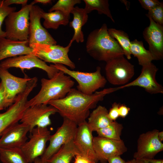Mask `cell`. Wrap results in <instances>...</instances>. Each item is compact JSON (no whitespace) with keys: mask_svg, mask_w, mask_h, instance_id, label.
Masks as SVG:
<instances>
[{"mask_svg":"<svg viewBox=\"0 0 163 163\" xmlns=\"http://www.w3.org/2000/svg\"><path fill=\"white\" fill-rule=\"evenodd\" d=\"M78 125L73 122L66 118L61 126L56 133L50 136L49 144L40 158L48 161L54 155L64 144L73 140Z\"/></svg>","mask_w":163,"mask_h":163,"instance_id":"9c48e42d","label":"cell"},{"mask_svg":"<svg viewBox=\"0 0 163 163\" xmlns=\"http://www.w3.org/2000/svg\"><path fill=\"white\" fill-rule=\"evenodd\" d=\"M52 1L50 0H34L30 3L32 5H34L36 3H40L46 5L51 3Z\"/></svg>","mask_w":163,"mask_h":163,"instance_id":"b9f144b4","label":"cell"},{"mask_svg":"<svg viewBox=\"0 0 163 163\" xmlns=\"http://www.w3.org/2000/svg\"><path fill=\"white\" fill-rule=\"evenodd\" d=\"M72 44L69 42L67 46L64 47L56 44L34 43L29 46L33 49L32 53L45 62L65 65L73 69L75 68V64L68 55Z\"/></svg>","mask_w":163,"mask_h":163,"instance_id":"8992f818","label":"cell"},{"mask_svg":"<svg viewBox=\"0 0 163 163\" xmlns=\"http://www.w3.org/2000/svg\"><path fill=\"white\" fill-rule=\"evenodd\" d=\"M29 127L18 122L13 124L4 133L0 138V148H21L27 142Z\"/></svg>","mask_w":163,"mask_h":163,"instance_id":"ffe728a7","label":"cell"},{"mask_svg":"<svg viewBox=\"0 0 163 163\" xmlns=\"http://www.w3.org/2000/svg\"><path fill=\"white\" fill-rule=\"evenodd\" d=\"M120 105V104L114 102L112 104L111 108L108 111L107 116L111 120L115 121L119 117V108Z\"/></svg>","mask_w":163,"mask_h":163,"instance_id":"e575fe53","label":"cell"},{"mask_svg":"<svg viewBox=\"0 0 163 163\" xmlns=\"http://www.w3.org/2000/svg\"><path fill=\"white\" fill-rule=\"evenodd\" d=\"M159 131L154 129L139 135L137 150L133 155L134 158H154L156 154L163 151V144L158 137Z\"/></svg>","mask_w":163,"mask_h":163,"instance_id":"5bb4252c","label":"cell"},{"mask_svg":"<svg viewBox=\"0 0 163 163\" xmlns=\"http://www.w3.org/2000/svg\"><path fill=\"white\" fill-rule=\"evenodd\" d=\"M107 24H104L88 35L86 43L87 53L94 59L106 62L124 56L118 42L109 34Z\"/></svg>","mask_w":163,"mask_h":163,"instance_id":"7a4b0ae2","label":"cell"},{"mask_svg":"<svg viewBox=\"0 0 163 163\" xmlns=\"http://www.w3.org/2000/svg\"><path fill=\"white\" fill-rule=\"evenodd\" d=\"M146 15L148 17H150L156 23L163 26V2H161L160 5L149 10L148 14Z\"/></svg>","mask_w":163,"mask_h":163,"instance_id":"d6a6232c","label":"cell"},{"mask_svg":"<svg viewBox=\"0 0 163 163\" xmlns=\"http://www.w3.org/2000/svg\"><path fill=\"white\" fill-rule=\"evenodd\" d=\"M108 112L104 106L99 105L90 114L87 123L92 132L107 126L113 121L108 117Z\"/></svg>","mask_w":163,"mask_h":163,"instance_id":"603a6c76","label":"cell"},{"mask_svg":"<svg viewBox=\"0 0 163 163\" xmlns=\"http://www.w3.org/2000/svg\"><path fill=\"white\" fill-rule=\"evenodd\" d=\"M124 163H139L136 159L133 158L130 160L125 161Z\"/></svg>","mask_w":163,"mask_h":163,"instance_id":"f6af8a7d","label":"cell"},{"mask_svg":"<svg viewBox=\"0 0 163 163\" xmlns=\"http://www.w3.org/2000/svg\"><path fill=\"white\" fill-rule=\"evenodd\" d=\"M71 13L73 14V18L69 23V25L74 29V34L70 42L72 43L74 41L78 43L83 42L84 39L82 27L88 21V14L84 8L78 6L74 7Z\"/></svg>","mask_w":163,"mask_h":163,"instance_id":"7402d4cb","label":"cell"},{"mask_svg":"<svg viewBox=\"0 0 163 163\" xmlns=\"http://www.w3.org/2000/svg\"><path fill=\"white\" fill-rule=\"evenodd\" d=\"M0 78L4 88L7 99L11 105L19 94L25 90L31 78H21L15 76L0 67Z\"/></svg>","mask_w":163,"mask_h":163,"instance_id":"d6986e66","label":"cell"},{"mask_svg":"<svg viewBox=\"0 0 163 163\" xmlns=\"http://www.w3.org/2000/svg\"><path fill=\"white\" fill-rule=\"evenodd\" d=\"M32 5L22 6L18 11L10 14L5 20L6 38L14 40H28L29 34V14Z\"/></svg>","mask_w":163,"mask_h":163,"instance_id":"5b68a950","label":"cell"},{"mask_svg":"<svg viewBox=\"0 0 163 163\" xmlns=\"http://www.w3.org/2000/svg\"><path fill=\"white\" fill-rule=\"evenodd\" d=\"M34 88L33 83H28L24 91L17 96L14 103L5 112L0 113V137L9 127L20 120L24 110L30 107L28 97Z\"/></svg>","mask_w":163,"mask_h":163,"instance_id":"52a82bcc","label":"cell"},{"mask_svg":"<svg viewBox=\"0 0 163 163\" xmlns=\"http://www.w3.org/2000/svg\"><path fill=\"white\" fill-rule=\"evenodd\" d=\"M51 65L75 79L78 83L77 89L85 94H92L99 88L104 87L107 82V79L101 74L100 66H97L94 72H87L71 70L61 64Z\"/></svg>","mask_w":163,"mask_h":163,"instance_id":"277c9868","label":"cell"},{"mask_svg":"<svg viewBox=\"0 0 163 163\" xmlns=\"http://www.w3.org/2000/svg\"><path fill=\"white\" fill-rule=\"evenodd\" d=\"M7 100L4 88L2 83L0 82V111L11 106Z\"/></svg>","mask_w":163,"mask_h":163,"instance_id":"836d02e7","label":"cell"},{"mask_svg":"<svg viewBox=\"0 0 163 163\" xmlns=\"http://www.w3.org/2000/svg\"><path fill=\"white\" fill-rule=\"evenodd\" d=\"M108 32L109 35L118 42L123 52L124 55L127 59H130L131 58L130 50L131 41L127 34L122 30L113 28L108 29Z\"/></svg>","mask_w":163,"mask_h":163,"instance_id":"f1b7e54d","label":"cell"},{"mask_svg":"<svg viewBox=\"0 0 163 163\" xmlns=\"http://www.w3.org/2000/svg\"><path fill=\"white\" fill-rule=\"evenodd\" d=\"M108 163H124L125 161L120 156H116L109 158L107 160Z\"/></svg>","mask_w":163,"mask_h":163,"instance_id":"60d3db41","label":"cell"},{"mask_svg":"<svg viewBox=\"0 0 163 163\" xmlns=\"http://www.w3.org/2000/svg\"><path fill=\"white\" fill-rule=\"evenodd\" d=\"M158 139L162 142L163 140V132H159L158 133Z\"/></svg>","mask_w":163,"mask_h":163,"instance_id":"ee69618b","label":"cell"},{"mask_svg":"<svg viewBox=\"0 0 163 163\" xmlns=\"http://www.w3.org/2000/svg\"><path fill=\"white\" fill-rule=\"evenodd\" d=\"M130 50L131 54L137 58L139 64L142 66L155 60L150 51L145 48L142 41L135 39L131 41Z\"/></svg>","mask_w":163,"mask_h":163,"instance_id":"484cf974","label":"cell"},{"mask_svg":"<svg viewBox=\"0 0 163 163\" xmlns=\"http://www.w3.org/2000/svg\"><path fill=\"white\" fill-rule=\"evenodd\" d=\"M0 159L3 163H28L21 148H0Z\"/></svg>","mask_w":163,"mask_h":163,"instance_id":"4316f807","label":"cell"},{"mask_svg":"<svg viewBox=\"0 0 163 163\" xmlns=\"http://www.w3.org/2000/svg\"><path fill=\"white\" fill-rule=\"evenodd\" d=\"M139 75L133 81L120 87V89L131 86L142 87L149 94L163 93V87L156 81L158 68L152 62L142 66Z\"/></svg>","mask_w":163,"mask_h":163,"instance_id":"2e32d148","label":"cell"},{"mask_svg":"<svg viewBox=\"0 0 163 163\" xmlns=\"http://www.w3.org/2000/svg\"><path fill=\"white\" fill-rule=\"evenodd\" d=\"M83 1L85 3L84 9L87 14L94 10H96L99 14L106 15L113 22H115L109 9L108 0H84Z\"/></svg>","mask_w":163,"mask_h":163,"instance_id":"83f0119b","label":"cell"},{"mask_svg":"<svg viewBox=\"0 0 163 163\" xmlns=\"http://www.w3.org/2000/svg\"><path fill=\"white\" fill-rule=\"evenodd\" d=\"M92 133L87 121L84 122L78 126L73 143L81 155L97 163L99 160L94 150Z\"/></svg>","mask_w":163,"mask_h":163,"instance_id":"e0dca14e","label":"cell"},{"mask_svg":"<svg viewBox=\"0 0 163 163\" xmlns=\"http://www.w3.org/2000/svg\"><path fill=\"white\" fill-rule=\"evenodd\" d=\"M73 163H96L94 161L80 155L75 156Z\"/></svg>","mask_w":163,"mask_h":163,"instance_id":"74e56055","label":"cell"},{"mask_svg":"<svg viewBox=\"0 0 163 163\" xmlns=\"http://www.w3.org/2000/svg\"><path fill=\"white\" fill-rule=\"evenodd\" d=\"M81 3L80 0H59L50 8L49 12L59 11L70 19V14L74 6Z\"/></svg>","mask_w":163,"mask_h":163,"instance_id":"4dcf8cb0","label":"cell"},{"mask_svg":"<svg viewBox=\"0 0 163 163\" xmlns=\"http://www.w3.org/2000/svg\"><path fill=\"white\" fill-rule=\"evenodd\" d=\"M33 162L34 163H49L48 161L43 160L39 157L35 159Z\"/></svg>","mask_w":163,"mask_h":163,"instance_id":"7bdbcfd3","label":"cell"},{"mask_svg":"<svg viewBox=\"0 0 163 163\" xmlns=\"http://www.w3.org/2000/svg\"><path fill=\"white\" fill-rule=\"evenodd\" d=\"M41 9L37 5H33L31 7L29 14V46L34 43L56 44V40L41 24Z\"/></svg>","mask_w":163,"mask_h":163,"instance_id":"4fadbf2b","label":"cell"},{"mask_svg":"<svg viewBox=\"0 0 163 163\" xmlns=\"http://www.w3.org/2000/svg\"><path fill=\"white\" fill-rule=\"evenodd\" d=\"M41 18L44 19L43 25L46 29L56 30L60 25L66 26L69 23V19L62 12L56 10L47 13L41 9L40 12Z\"/></svg>","mask_w":163,"mask_h":163,"instance_id":"d4e9b609","label":"cell"},{"mask_svg":"<svg viewBox=\"0 0 163 163\" xmlns=\"http://www.w3.org/2000/svg\"><path fill=\"white\" fill-rule=\"evenodd\" d=\"M123 128L121 124L115 121L96 132L99 136L114 140H120L121 139L120 136Z\"/></svg>","mask_w":163,"mask_h":163,"instance_id":"f546056e","label":"cell"},{"mask_svg":"<svg viewBox=\"0 0 163 163\" xmlns=\"http://www.w3.org/2000/svg\"><path fill=\"white\" fill-rule=\"evenodd\" d=\"M30 132L29 140L21 149L28 163H31L43 154L46 149V142L49 141L51 135L47 127H36Z\"/></svg>","mask_w":163,"mask_h":163,"instance_id":"30bf717a","label":"cell"},{"mask_svg":"<svg viewBox=\"0 0 163 163\" xmlns=\"http://www.w3.org/2000/svg\"><path fill=\"white\" fill-rule=\"evenodd\" d=\"M107 80L113 85H124L133 77L134 66L124 56L116 58L106 62L105 66Z\"/></svg>","mask_w":163,"mask_h":163,"instance_id":"ba28073f","label":"cell"},{"mask_svg":"<svg viewBox=\"0 0 163 163\" xmlns=\"http://www.w3.org/2000/svg\"><path fill=\"white\" fill-rule=\"evenodd\" d=\"M44 104L27 108L24 110L20 122L28 126L29 132L36 127H47L51 123L50 117L58 112L53 106Z\"/></svg>","mask_w":163,"mask_h":163,"instance_id":"8fae6325","label":"cell"},{"mask_svg":"<svg viewBox=\"0 0 163 163\" xmlns=\"http://www.w3.org/2000/svg\"><path fill=\"white\" fill-rule=\"evenodd\" d=\"M0 67L7 70L12 67L19 68L23 72L24 69L37 68L46 72L49 78H52L59 71L51 65H48L32 53L8 58L0 63Z\"/></svg>","mask_w":163,"mask_h":163,"instance_id":"7c38bea8","label":"cell"},{"mask_svg":"<svg viewBox=\"0 0 163 163\" xmlns=\"http://www.w3.org/2000/svg\"><path fill=\"white\" fill-rule=\"evenodd\" d=\"M78 155L80 154L72 140L63 145L48 161L49 163H70Z\"/></svg>","mask_w":163,"mask_h":163,"instance_id":"cb8c5ba5","label":"cell"},{"mask_svg":"<svg viewBox=\"0 0 163 163\" xmlns=\"http://www.w3.org/2000/svg\"><path fill=\"white\" fill-rule=\"evenodd\" d=\"M130 108L124 104L120 105L119 108V117L125 118L128 115Z\"/></svg>","mask_w":163,"mask_h":163,"instance_id":"8d00e7d4","label":"cell"},{"mask_svg":"<svg viewBox=\"0 0 163 163\" xmlns=\"http://www.w3.org/2000/svg\"><path fill=\"white\" fill-rule=\"evenodd\" d=\"M4 0H0V38L5 37V32L2 29V26L5 18L11 13L15 11V7H11L5 5Z\"/></svg>","mask_w":163,"mask_h":163,"instance_id":"1f68e13d","label":"cell"},{"mask_svg":"<svg viewBox=\"0 0 163 163\" xmlns=\"http://www.w3.org/2000/svg\"><path fill=\"white\" fill-rule=\"evenodd\" d=\"M93 146L94 152L101 163H107L110 157L120 156L127 150L122 139L114 140L98 136L93 137Z\"/></svg>","mask_w":163,"mask_h":163,"instance_id":"9a60e30c","label":"cell"},{"mask_svg":"<svg viewBox=\"0 0 163 163\" xmlns=\"http://www.w3.org/2000/svg\"><path fill=\"white\" fill-rule=\"evenodd\" d=\"M33 51L29 45L28 40H14L0 38V61L8 58L29 54Z\"/></svg>","mask_w":163,"mask_h":163,"instance_id":"44dd1931","label":"cell"},{"mask_svg":"<svg viewBox=\"0 0 163 163\" xmlns=\"http://www.w3.org/2000/svg\"><path fill=\"white\" fill-rule=\"evenodd\" d=\"M120 89L119 87L110 88L87 95L72 88L64 97L50 101L47 104L56 108L63 118H67L78 126L86 121L90 115V110L95 108L106 95Z\"/></svg>","mask_w":163,"mask_h":163,"instance_id":"6da1fadb","label":"cell"},{"mask_svg":"<svg viewBox=\"0 0 163 163\" xmlns=\"http://www.w3.org/2000/svg\"><path fill=\"white\" fill-rule=\"evenodd\" d=\"M28 1L27 0H5L4 1V2L6 5L9 6L13 4H21L22 6L27 5Z\"/></svg>","mask_w":163,"mask_h":163,"instance_id":"ab89813d","label":"cell"},{"mask_svg":"<svg viewBox=\"0 0 163 163\" xmlns=\"http://www.w3.org/2000/svg\"><path fill=\"white\" fill-rule=\"evenodd\" d=\"M136 159L139 163H163L162 159L142 158Z\"/></svg>","mask_w":163,"mask_h":163,"instance_id":"f35d334b","label":"cell"},{"mask_svg":"<svg viewBox=\"0 0 163 163\" xmlns=\"http://www.w3.org/2000/svg\"><path fill=\"white\" fill-rule=\"evenodd\" d=\"M149 25L143 30L142 34L149 45V50L155 60L163 59V26L153 21L149 17Z\"/></svg>","mask_w":163,"mask_h":163,"instance_id":"ac0fdd59","label":"cell"},{"mask_svg":"<svg viewBox=\"0 0 163 163\" xmlns=\"http://www.w3.org/2000/svg\"><path fill=\"white\" fill-rule=\"evenodd\" d=\"M142 7L148 11L160 5L161 2L158 0H139Z\"/></svg>","mask_w":163,"mask_h":163,"instance_id":"d590c367","label":"cell"},{"mask_svg":"<svg viewBox=\"0 0 163 163\" xmlns=\"http://www.w3.org/2000/svg\"><path fill=\"white\" fill-rule=\"evenodd\" d=\"M41 88L38 93L27 101L29 107L44 104L50 101L64 97L73 86L74 82L71 77L59 71L51 78H42Z\"/></svg>","mask_w":163,"mask_h":163,"instance_id":"3957f363","label":"cell"}]
</instances>
